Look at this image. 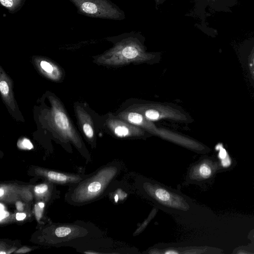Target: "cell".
<instances>
[{"instance_id":"obj_25","label":"cell","mask_w":254,"mask_h":254,"mask_svg":"<svg viewBox=\"0 0 254 254\" xmlns=\"http://www.w3.org/2000/svg\"><path fill=\"white\" fill-rule=\"evenodd\" d=\"M17 209L19 211H23L24 210L23 204L22 202H17L16 203Z\"/></svg>"},{"instance_id":"obj_19","label":"cell","mask_w":254,"mask_h":254,"mask_svg":"<svg viewBox=\"0 0 254 254\" xmlns=\"http://www.w3.org/2000/svg\"><path fill=\"white\" fill-rule=\"evenodd\" d=\"M20 147L21 148L27 150H31L33 148V144L27 139H25L22 141Z\"/></svg>"},{"instance_id":"obj_11","label":"cell","mask_w":254,"mask_h":254,"mask_svg":"<svg viewBox=\"0 0 254 254\" xmlns=\"http://www.w3.org/2000/svg\"><path fill=\"white\" fill-rule=\"evenodd\" d=\"M157 212L158 209H157V208H154V210L151 212L150 214L149 215L148 217L146 218V219L143 222V223L138 227V228L134 232L133 234L134 236L139 235L141 233L144 231V230L149 224L150 222L156 216Z\"/></svg>"},{"instance_id":"obj_10","label":"cell","mask_w":254,"mask_h":254,"mask_svg":"<svg viewBox=\"0 0 254 254\" xmlns=\"http://www.w3.org/2000/svg\"><path fill=\"white\" fill-rule=\"evenodd\" d=\"M55 120L57 126L63 130H67L69 128V121L67 116L64 113L57 111L55 114Z\"/></svg>"},{"instance_id":"obj_14","label":"cell","mask_w":254,"mask_h":254,"mask_svg":"<svg viewBox=\"0 0 254 254\" xmlns=\"http://www.w3.org/2000/svg\"><path fill=\"white\" fill-rule=\"evenodd\" d=\"M249 68L254 82V46L248 59Z\"/></svg>"},{"instance_id":"obj_24","label":"cell","mask_w":254,"mask_h":254,"mask_svg":"<svg viewBox=\"0 0 254 254\" xmlns=\"http://www.w3.org/2000/svg\"><path fill=\"white\" fill-rule=\"evenodd\" d=\"M31 251V249L29 248L24 247L21 248V249L19 250L16 253H26L27 252H28L29 251Z\"/></svg>"},{"instance_id":"obj_6","label":"cell","mask_w":254,"mask_h":254,"mask_svg":"<svg viewBox=\"0 0 254 254\" xmlns=\"http://www.w3.org/2000/svg\"><path fill=\"white\" fill-rule=\"evenodd\" d=\"M113 121V133L115 136L119 138L125 140H146L153 136L141 127L118 117Z\"/></svg>"},{"instance_id":"obj_1","label":"cell","mask_w":254,"mask_h":254,"mask_svg":"<svg viewBox=\"0 0 254 254\" xmlns=\"http://www.w3.org/2000/svg\"><path fill=\"white\" fill-rule=\"evenodd\" d=\"M114 47L108 55L118 66L155 64L161 59V52H149L146 38L140 32L124 33L111 39Z\"/></svg>"},{"instance_id":"obj_7","label":"cell","mask_w":254,"mask_h":254,"mask_svg":"<svg viewBox=\"0 0 254 254\" xmlns=\"http://www.w3.org/2000/svg\"><path fill=\"white\" fill-rule=\"evenodd\" d=\"M118 118L141 127L152 135L157 129V127L153 122L149 120L142 114L137 112L123 109L118 114Z\"/></svg>"},{"instance_id":"obj_12","label":"cell","mask_w":254,"mask_h":254,"mask_svg":"<svg viewBox=\"0 0 254 254\" xmlns=\"http://www.w3.org/2000/svg\"><path fill=\"white\" fill-rule=\"evenodd\" d=\"M49 191V186L45 184L39 185L36 186L34 189L36 196L38 198L45 197Z\"/></svg>"},{"instance_id":"obj_22","label":"cell","mask_w":254,"mask_h":254,"mask_svg":"<svg viewBox=\"0 0 254 254\" xmlns=\"http://www.w3.org/2000/svg\"><path fill=\"white\" fill-rule=\"evenodd\" d=\"M26 217V214L24 213H17L16 214V219L17 220L21 221L25 219Z\"/></svg>"},{"instance_id":"obj_21","label":"cell","mask_w":254,"mask_h":254,"mask_svg":"<svg viewBox=\"0 0 254 254\" xmlns=\"http://www.w3.org/2000/svg\"><path fill=\"white\" fill-rule=\"evenodd\" d=\"M0 210H1V217H0V220H1V222H2L3 219L9 216V213L4 210V207L2 203L1 204V209H0Z\"/></svg>"},{"instance_id":"obj_3","label":"cell","mask_w":254,"mask_h":254,"mask_svg":"<svg viewBox=\"0 0 254 254\" xmlns=\"http://www.w3.org/2000/svg\"><path fill=\"white\" fill-rule=\"evenodd\" d=\"M123 109L139 112L149 120L169 121L190 123L191 117L180 107L170 103L139 99H130L123 104Z\"/></svg>"},{"instance_id":"obj_2","label":"cell","mask_w":254,"mask_h":254,"mask_svg":"<svg viewBox=\"0 0 254 254\" xmlns=\"http://www.w3.org/2000/svg\"><path fill=\"white\" fill-rule=\"evenodd\" d=\"M136 185L142 195L165 211L182 213L191 210L188 198L180 192L143 177L137 179Z\"/></svg>"},{"instance_id":"obj_16","label":"cell","mask_w":254,"mask_h":254,"mask_svg":"<svg viewBox=\"0 0 254 254\" xmlns=\"http://www.w3.org/2000/svg\"><path fill=\"white\" fill-rule=\"evenodd\" d=\"M0 91L4 96H7L9 92V87L7 83L5 81L0 82Z\"/></svg>"},{"instance_id":"obj_18","label":"cell","mask_w":254,"mask_h":254,"mask_svg":"<svg viewBox=\"0 0 254 254\" xmlns=\"http://www.w3.org/2000/svg\"><path fill=\"white\" fill-rule=\"evenodd\" d=\"M41 66L47 73H51L53 70L52 66L46 61H42L41 63Z\"/></svg>"},{"instance_id":"obj_23","label":"cell","mask_w":254,"mask_h":254,"mask_svg":"<svg viewBox=\"0 0 254 254\" xmlns=\"http://www.w3.org/2000/svg\"><path fill=\"white\" fill-rule=\"evenodd\" d=\"M153 1L156 4V7H158L161 5H163L167 1V0H153Z\"/></svg>"},{"instance_id":"obj_13","label":"cell","mask_w":254,"mask_h":254,"mask_svg":"<svg viewBox=\"0 0 254 254\" xmlns=\"http://www.w3.org/2000/svg\"><path fill=\"white\" fill-rule=\"evenodd\" d=\"M72 232V230L68 227H60L55 230V234L58 237H64L69 235Z\"/></svg>"},{"instance_id":"obj_9","label":"cell","mask_w":254,"mask_h":254,"mask_svg":"<svg viewBox=\"0 0 254 254\" xmlns=\"http://www.w3.org/2000/svg\"><path fill=\"white\" fill-rule=\"evenodd\" d=\"M38 172L40 175L44 176L49 180L59 183L74 182L79 180V178L76 176H69L53 171H45L40 169L38 171Z\"/></svg>"},{"instance_id":"obj_20","label":"cell","mask_w":254,"mask_h":254,"mask_svg":"<svg viewBox=\"0 0 254 254\" xmlns=\"http://www.w3.org/2000/svg\"><path fill=\"white\" fill-rule=\"evenodd\" d=\"M43 212V208L41 207L38 204L36 205V207H35L36 216L37 217V219L39 221L42 216Z\"/></svg>"},{"instance_id":"obj_5","label":"cell","mask_w":254,"mask_h":254,"mask_svg":"<svg viewBox=\"0 0 254 254\" xmlns=\"http://www.w3.org/2000/svg\"><path fill=\"white\" fill-rule=\"evenodd\" d=\"M218 165L209 159H204L191 165L187 172L185 183H199L210 179L217 170Z\"/></svg>"},{"instance_id":"obj_4","label":"cell","mask_w":254,"mask_h":254,"mask_svg":"<svg viewBox=\"0 0 254 254\" xmlns=\"http://www.w3.org/2000/svg\"><path fill=\"white\" fill-rule=\"evenodd\" d=\"M120 171V167L117 165L102 169L91 180L77 190L76 199L80 202H85L98 197L117 176Z\"/></svg>"},{"instance_id":"obj_15","label":"cell","mask_w":254,"mask_h":254,"mask_svg":"<svg viewBox=\"0 0 254 254\" xmlns=\"http://www.w3.org/2000/svg\"><path fill=\"white\" fill-rule=\"evenodd\" d=\"M0 2L3 6L12 8L20 2V0H0Z\"/></svg>"},{"instance_id":"obj_17","label":"cell","mask_w":254,"mask_h":254,"mask_svg":"<svg viewBox=\"0 0 254 254\" xmlns=\"http://www.w3.org/2000/svg\"><path fill=\"white\" fill-rule=\"evenodd\" d=\"M84 131L85 135L89 138H92L93 136V131L92 127L88 124H85L83 126Z\"/></svg>"},{"instance_id":"obj_26","label":"cell","mask_w":254,"mask_h":254,"mask_svg":"<svg viewBox=\"0 0 254 254\" xmlns=\"http://www.w3.org/2000/svg\"><path fill=\"white\" fill-rule=\"evenodd\" d=\"M38 204L39 205V206L43 208H44V206H45L44 203H39Z\"/></svg>"},{"instance_id":"obj_8","label":"cell","mask_w":254,"mask_h":254,"mask_svg":"<svg viewBox=\"0 0 254 254\" xmlns=\"http://www.w3.org/2000/svg\"><path fill=\"white\" fill-rule=\"evenodd\" d=\"M197 1H201L206 6H209L217 12L229 11L230 9L237 3V0H197Z\"/></svg>"}]
</instances>
